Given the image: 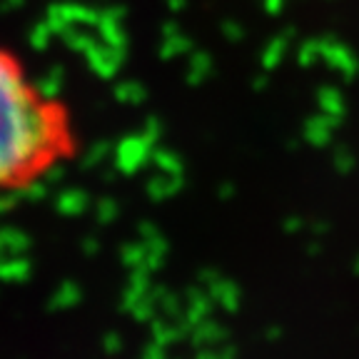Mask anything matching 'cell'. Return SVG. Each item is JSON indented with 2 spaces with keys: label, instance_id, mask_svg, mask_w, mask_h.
Returning <instances> with one entry per match:
<instances>
[{
  "label": "cell",
  "instance_id": "obj_1",
  "mask_svg": "<svg viewBox=\"0 0 359 359\" xmlns=\"http://www.w3.org/2000/svg\"><path fill=\"white\" fill-rule=\"evenodd\" d=\"M80 145L70 102L0 40V197L25 192L73 163Z\"/></svg>",
  "mask_w": 359,
  "mask_h": 359
}]
</instances>
